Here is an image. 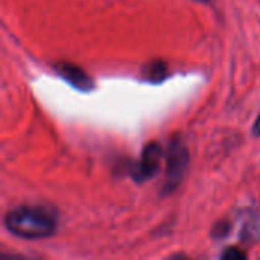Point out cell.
<instances>
[{
  "instance_id": "8",
  "label": "cell",
  "mask_w": 260,
  "mask_h": 260,
  "mask_svg": "<svg viewBox=\"0 0 260 260\" xmlns=\"http://www.w3.org/2000/svg\"><path fill=\"white\" fill-rule=\"evenodd\" d=\"M197 2H201V3H206V2H209V0H197Z\"/></svg>"
},
{
  "instance_id": "2",
  "label": "cell",
  "mask_w": 260,
  "mask_h": 260,
  "mask_svg": "<svg viewBox=\"0 0 260 260\" xmlns=\"http://www.w3.org/2000/svg\"><path fill=\"white\" fill-rule=\"evenodd\" d=\"M189 165V152L186 145L175 139L171 142L166 157V190H174L183 180V175Z\"/></svg>"
},
{
  "instance_id": "3",
  "label": "cell",
  "mask_w": 260,
  "mask_h": 260,
  "mask_svg": "<svg viewBox=\"0 0 260 260\" xmlns=\"http://www.w3.org/2000/svg\"><path fill=\"white\" fill-rule=\"evenodd\" d=\"M160 160H161V148L157 143H149L145 146L139 168L136 171V177L139 180H146L151 178L160 168Z\"/></svg>"
},
{
  "instance_id": "6",
  "label": "cell",
  "mask_w": 260,
  "mask_h": 260,
  "mask_svg": "<svg viewBox=\"0 0 260 260\" xmlns=\"http://www.w3.org/2000/svg\"><path fill=\"white\" fill-rule=\"evenodd\" d=\"M222 259L227 260H244L247 259V254L244 251H241L239 248H227L224 253H222Z\"/></svg>"
},
{
  "instance_id": "5",
  "label": "cell",
  "mask_w": 260,
  "mask_h": 260,
  "mask_svg": "<svg viewBox=\"0 0 260 260\" xmlns=\"http://www.w3.org/2000/svg\"><path fill=\"white\" fill-rule=\"evenodd\" d=\"M166 75V67L163 62H155L152 66H149L148 69V79L152 81H161Z\"/></svg>"
},
{
  "instance_id": "1",
  "label": "cell",
  "mask_w": 260,
  "mask_h": 260,
  "mask_svg": "<svg viewBox=\"0 0 260 260\" xmlns=\"http://www.w3.org/2000/svg\"><path fill=\"white\" fill-rule=\"evenodd\" d=\"M6 229L23 239H40L47 238L55 230L53 218L41 209L20 207L11 210L5 218Z\"/></svg>"
},
{
  "instance_id": "4",
  "label": "cell",
  "mask_w": 260,
  "mask_h": 260,
  "mask_svg": "<svg viewBox=\"0 0 260 260\" xmlns=\"http://www.w3.org/2000/svg\"><path fill=\"white\" fill-rule=\"evenodd\" d=\"M58 72L59 75L67 79L73 87L79 88V90H84V91H88L93 88V82L91 79L76 66H72V64H61V67H58Z\"/></svg>"
},
{
  "instance_id": "7",
  "label": "cell",
  "mask_w": 260,
  "mask_h": 260,
  "mask_svg": "<svg viewBox=\"0 0 260 260\" xmlns=\"http://www.w3.org/2000/svg\"><path fill=\"white\" fill-rule=\"evenodd\" d=\"M253 133H254V136L260 137V116H259V119L256 120V123H254V129H253Z\"/></svg>"
}]
</instances>
